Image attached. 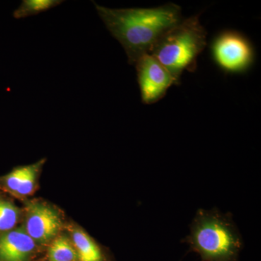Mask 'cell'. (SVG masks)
Listing matches in <instances>:
<instances>
[{
	"label": "cell",
	"mask_w": 261,
	"mask_h": 261,
	"mask_svg": "<svg viewBox=\"0 0 261 261\" xmlns=\"http://www.w3.org/2000/svg\"><path fill=\"white\" fill-rule=\"evenodd\" d=\"M95 7L109 32L123 46L130 65L149 54L160 37L183 19L181 8L173 3L153 8Z\"/></svg>",
	"instance_id": "1"
},
{
	"label": "cell",
	"mask_w": 261,
	"mask_h": 261,
	"mask_svg": "<svg viewBox=\"0 0 261 261\" xmlns=\"http://www.w3.org/2000/svg\"><path fill=\"white\" fill-rule=\"evenodd\" d=\"M207 44V32L199 15L181 21L160 37L149 54L168 70L176 85L185 70L194 72L199 55Z\"/></svg>",
	"instance_id": "2"
},
{
	"label": "cell",
	"mask_w": 261,
	"mask_h": 261,
	"mask_svg": "<svg viewBox=\"0 0 261 261\" xmlns=\"http://www.w3.org/2000/svg\"><path fill=\"white\" fill-rule=\"evenodd\" d=\"M188 243L202 261H238L242 241L229 219L200 211L192 226Z\"/></svg>",
	"instance_id": "3"
},
{
	"label": "cell",
	"mask_w": 261,
	"mask_h": 261,
	"mask_svg": "<svg viewBox=\"0 0 261 261\" xmlns=\"http://www.w3.org/2000/svg\"><path fill=\"white\" fill-rule=\"evenodd\" d=\"M211 50L215 62L227 73L246 71L253 62L254 51L251 44L238 32L220 34L214 39Z\"/></svg>",
	"instance_id": "4"
},
{
	"label": "cell",
	"mask_w": 261,
	"mask_h": 261,
	"mask_svg": "<svg viewBox=\"0 0 261 261\" xmlns=\"http://www.w3.org/2000/svg\"><path fill=\"white\" fill-rule=\"evenodd\" d=\"M135 65L144 104L159 102L171 86L176 85L168 70L151 55H144Z\"/></svg>",
	"instance_id": "5"
},
{
	"label": "cell",
	"mask_w": 261,
	"mask_h": 261,
	"mask_svg": "<svg viewBox=\"0 0 261 261\" xmlns=\"http://www.w3.org/2000/svg\"><path fill=\"white\" fill-rule=\"evenodd\" d=\"M25 231L34 242L45 243L54 238L61 226V221L56 211L42 204L29 206Z\"/></svg>",
	"instance_id": "6"
},
{
	"label": "cell",
	"mask_w": 261,
	"mask_h": 261,
	"mask_svg": "<svg viewBox=\"0 0 261 261\" xmlns=\"http://www.w3.org/2000/svg\"><path fill=\"white\" fill-rule=\"evenodd\" d=\"M34 248L35 242L27 231H10L0 238V261H25Z\"/></svg>",
	"instance_id": "7"
},
{
	"label": "cell",
	"mask_w": 261,
	"mask_h": 261,
	"mask_svg": "<svg viewBox=\"0 0 261 261\" xmlns=\"http://www.w3.org/2000/svg\"><path fill=\"white\" fill-rule=\"evenodd\" d=\"M73 240L80 261H102L100 249L88 234L80 229L73 231Z\"/></svg>",
	"instance_id": "8"
},
{
	"label": "cell",
	"mask_w": 261,
	"mask_h": 261,
	"mask_svg": "<svg viewBox=\"0 0 261 261\" xmlns=\"http://www.w3.org/2000/svg\"><path fill=\"white\" fill-rule=\"evenodd\" d=\"M49 261H78L74 247L65 237H59L51 243L48 250Z\"/></svg>",
	"instance_id": "9"
},
{
	"label": "cell",
	"mask_w": 261,
	"mask_h": 261,
	"mask_svg": "<svg viewBox=\"0 0 261 261\" xmlns=\"http://www.w3.org/2000/svg\"><path fill=\"white\" fill-rule=\"evenodd\" d=\"M62 3L63 1L59 0H24L18 9L15 10L13 16L16 19L27 18L47 11Z\"/></svg>",
	"instance_id": "10"
},
{
	"label": "cell",
	"mask_w": 261,
	"mask_h": 261,
	"mask_svg": "<svg viewBox=\"0 0 261 261\" xmlns=\"http://www.w3.org/2000/svg\"><path fill=\"white\" fill-rule=\"evenodd\" d=\"M18 211L13 204L0 200V231L14 227L18 221Z\"/></svg>",
	"instance_id": "11"
},
{
	"label": "cell",
	"mask_w": 261,
	"mask_h": 261,
	"mask_svg": "<svg viewBox=\"0 0 261 261\" xmlns=\"http://www.w3.org/2000/svg\"><path fill=\"white\" fill-rule=\"evenodd\" d=\"M39 167V164L27 166L25 175L17 193L22 195H28L32 193L35 185L36 177H37Z\"/></svg>",
	"instance_id": "12"
},
{
	"label": "cell",
	"mask_w": 261,
	"mask_h": 261,
	"mask_svg": "<svg viewBox=\"0 0 261 261\" xmlns=\"http://www.w3.org/2000/svg\"><path fill=\"white\" fill-rule=\"evenodd\" d=\"M25 169H27V166L16 168V169L13 170V171L7 176V186H8V188L11 190L12 191L15 192H18L19 187H20L22 180H23L24 175H25Z\"/></svg>",
	"instance_id": "13"
}]
</instances>
